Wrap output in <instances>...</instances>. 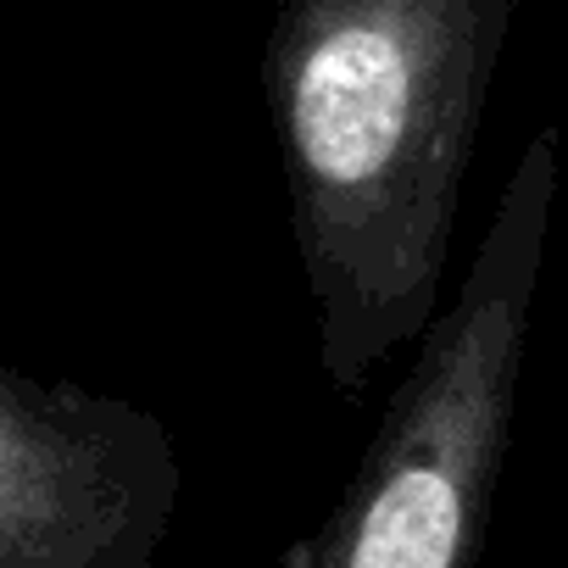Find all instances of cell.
Wrapping results in <instances>:
<instances>
[{
	"label": "cell",
	"mask_w": 568,
	"mask_h": 568,
	"mask_svg": "<svg viewBox=\"0 0 568 568\" xmlns=\"http://www.w3.org/2000/svg\"><path fill=\"white\" fill-rule=\"evenodd\" d=\"M551 206L557 129H540L518 151L435 329L413 346L341 501L284 551V568H479L540 302Z\"/></svg>",
	"instance_id": "cell-2"
},
{
	"label": "cell",
	"mask_w": 568,
	"mask_h": 568,
	"mask_svg": "<svg viewBox=\"0 0 568 568\" xmlns=\"http://www.w3.org/2000/svg\"><path fill=\"white\" fill-rule=\"evenodd\" d=\"M179 490L156 413L0 368V568H151Z\"/></svg>",
	"instance_id": "cell-3"
},
{
	"label": "cell",
	"mask_w": 568,
	"mask_h": 568,
	"mask_svg": "<svg viewBox=\"0 0 568 568\" xmlns=\"http://www.w3.org/2000/svg\"><path fill=\"white\" fill-rule=\"evenodd\" d=\"M513 0H284L262 84L335 396L413 352L446 262Z\"/></svg>",
	"instance_id": "cell-1"
}]
</instances>
